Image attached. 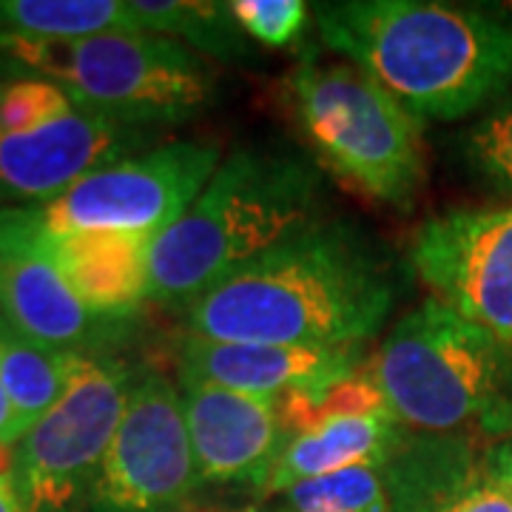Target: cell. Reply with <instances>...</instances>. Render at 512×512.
I'll return each mask as SVG.
<instances>
[{
  "mask_svg": "<svg viewBox=\"0 0 512 512\" xmlns=\"http://www.w3.org/2000/svg\"><path fill=\"white\" fill-rule=\"evenodd\" d=\"M0 77L55 83L77 109L128 126H177L214 103L211 66L188 46L146 32L26 40L0 32Z\"/></svg>",
  "mask_w": 512,
  "mask_h": 512,
  "instance_id": "5b68a950",
  "label": "cell"
},
{
  "mask_svg": "<svg viewBox=\"0 0 512 512\" xmlns=\"http://www.w3.org/2000/svg\"><path fill=\"white\" fill-rule=\"evenodd\" d=\"M0 32L26 40H86L140 32L126 0H0Z\"/></svg>",
  "mask_w": 512,
  "mask_h": 512,
  "instance_id": "ffe728a7",
  "label": "cell"
},
{
  "mask_svg": "<svg viewBox=\"0 0 512 512\" xmlns=\"http://www.w3.org/2000/svg\"><path fill=\"white\" fill-rule=\"evenodd\" d=\"M197 512H208V510H197Z\"/></svg>",
  "mask_w": 512,
  "mask_h": 512,
  "instance_id": "1f68e13d",
  "label": "cell"
},
{
  "mask_svg": "<svg viewBox=\"0 0 512 512\" xmlns=\"http://www.w3.org/2000/svg\"><path fill=\"white\" fill-rule=\"evenodd\" d=\"M200 487L180 387L148 370L134 382L86 512H188Z\"/></svg>",
  "mask_w": 512,
  "mask_h": 512,
  "instance_id": "9c48e42d",
  "label": "cell"
},
{
  "mask_svg": "<svg viewBox=\"0 0 512 512\" xmlns=\"http://www.w3.org/2000/svg\"><path fill=\"white\" fill-rule=\"evenodd\" d=\"M0 302L9 330L46 348L103 356L128 319L94 316L46 251L35 208H0Z\"/></svg>",
  "mask_w": 512,
  "mask_h": 512,
  "instance_id": "8fae6325",
  "label": "cell"
},
{
  "mask_svg": "<svg viewBox=\"0 0 512 512\" xmlns=\"http://www.w3.org/2000/svg\"><path fill=\"white\" fill-rule=\"evenodd\" d=\"M220 163L217 143L174 140L103 165L57 200L32 208L52 234L131 231L157 239L194 205Z\"/></svg>",
  "mask_w": 512,
  "mask_h": 512,
  "instance_id": "ba28073f",
  "label": "cell"
},
{
  "mask_svg": "<svg viewBox=\"0 0 512 512\" xmlns=\"http://www.w3.org/2000/svg\"><path fill=\"white\" fill-rule=\"evenodd\" d=\"M362 348H288L188 336L177 348V376L228 390L282 399L296 387L336 379L362 367Z\"/></svg>",
  "mask_w": 512,
  "mask_h": 512,
  "instance_id": "9a60e30c",
  "label": "cell"
},
{
  "mask_svg": "<svg viewBox=\"0 0 512 512\" xmlns=\"http://www.w3.org/2000/svg\"><path fill=\"white\" fill-rule=\"evenodd\" d=\"M319 222V177L293 154L239 148L154 239L148 302L188 308L225 276Z\"/></svg>",
  "mask_w": 512,
  "mask_h": 512,
  "instance_id": "3957f363",
  "label": "cell"
},
{
  "mask_svg": "<svg viewBox=\"0 0 512 512\" xmlns=\"http://www.w3.org/2000/svg\"><path fill=\"white\" fill-rule=\"evenodd\" d=\"M74 103L55 83L35 77H0V131L23 134L55 120Z\"/></svg>",
  "mask_w": 512,
  "mask_h": 512,
  "instance_id": "cb8c5ba5",
  "label": "cell"
},
{
  "mask_svg": "<svg viewBox=\"0 0 512 512\" xmlns=\"http://www.w3.org/2000/svg\"><path fill=\"white\" fill-rule=\"evenodd\" d=\"M330 52L376 80L416 120L456 123L512 86V18L439 0H333L313 6Z\"/></svg>",
  "mask_w": 512,
  "mask_h": 512,
  "instance_id": "7a4b0ae2",
  "label": "cell"
},
{
  "mask_svg": "<svg viewBox=\"0 0 512 512\" xmlns=\"http://www.w3.org/2000/svg\"><path fill=\"white\" fill-rule=\"evenodd\" d=\"M23 436H26V430H23V424H20L18 413H15V404H12L6 387L0 382V447L15 450Z\"/></svg>",
  "mask_w": 512,
  "mask_h": 512,
  "instance_id": "4316f807",
  "label": "cell"
},
{
  "mask_svg": "<svg viewBox=\"0 0 512 512\" xmlns=\"http://www.w3.org/2000/svg\"><path fill=\"white\" fill-rule=\"evenodd\" d=\"M373 413H390L384 404L379 387L367 376L365 367L325 379V382L296 387L279 399V416L288 430V436H299L316 430L328 421L359 419Z\"/></svg>",
  "mask_w": 512,
  "mask_h": 512,
  "instance_id": "44dd1931",
  "label": "cell"
},
{
  "mask_svg": "<svg viewBox=\"0 0 512 512\" xmlns=\"http://www.w3.org/2000/svg\"><path fill=\"white\" fill-rule=\"evenodd\" d=\"M46 251L74 296L103 319H128L148 302V262L154 237L131 231H69L43 228Z\"/></svg>",
  "mask_w": 512,
  "mask_h": 512,
  "instance_id": "2e32d148",
  "label": "cell"
},
{
  "mask_svg": "<svg viewBox=\"0 0 512 512\" xmlns=\"http://www.w3.org/2000/svg\"><path fill=\"white\" fill-rule=\"evenodd\" d=\"M393 282L362 239L316 222L185 308L188 336L288 348H362L393 308Z\"/></svg>",
  "mask_w": 512,
  "mask_h": 512,
  "instance_id": "6da1fadb",
  "label": "cell"
},
{
  "mask_svg": "<svg viewBox=\"0 0 512 512\" xmlns=\"http://www.w3.org/2000/svg\"><path fill=\"white\" fill-rule=\"evenodd\" d=\"M137 370L80 356L66 396L12 450L9 473L26 512H86L97 470L126 413Z\"/></svg>",
  "mask_w": 512,
  "mask_h": 512,
  "instance_id": "52a82bcc",
  "label": "cell"
},
{
  "mask_svg": "<svg viewBox=\"0 0 512 512\" xmlns=\"http://www.w3.org/2000/svg\"><path fill=\"white\" fill-rule=\"evenodd\" d=\"M504 12H507V15L512 18V3H504Z\"/></svg>",
  "mask_w": 512,
  "mask_h": 512,
  "instance_id": "4dcf8cb0",
  "label": "cell"
},
{
  "mask_svg": "<svg viewBox=\"0 0 512 512\" xmlns=\"http://www.w3.org/2000/svg\"><path fill=\"white\" fill-rule=\"evenodd\" d=\"M0 512H26L23 510V501H20L12 473H3L0 476Z\"/></svg>",
  "mask_w": 512,
  "mask_h": 512,
  "instance_id": "83f0119b",
  "label": "cell"
},
{
  "mask_svg": "<svg viewBox=\"0 0 512 512\" xmlns=\"http://www.w3.org/2000/svg\"><path fill=\"white\" fill-rule=\"evenodd\" d=\"M433 299L512 348V202L441 211L410 242Z\"/></svg>",
  "mask_w": 512,
  "mask_h": 512,
  "instance_id": "30bf717a",
  "label": "cell"
},
{
  "mask_svg": "<svg viewBox=\"0 0 512 512\" xmlns=\"http://www.w3.org/2000/svg\"><path fill=\"white\" fill-rule=\"evenodd\" d=\"M154 128L72 109L23 134L0 131V202L57 200L103 165L143 154Z\"/></svg>",
  "mask_w": 512,
  "mask_h": 512,
  "instance_id": "7c38bea8",
  "label": "cell"
},
{
  "mask_svg": "<svg viewBox=\"0 0 512 512\" xmlns=\"http://www.w3.org/2000/svg\"><path fill=\"white\" fill-rule=\"evenodd\" d=\"M410 433L512 436V348L427 296L365 365Z\"/></svg>",
  "mask_w": 512,
  "mask_h": 512,
  "instance_id": "277c9868",
  "label": "cell"
},
{
  "mask_svg": "<svg viewBox=\"0 0 512 512\" xmlns=\"http://www.w3.org/2000/svg\"><path fill=\"white\" fill-rule=\"evenodd\" d=\"M77 365L80 353L37 345L12 330L0 336V382L26 433L66 396Z\"/></svg>",
  "mask_w": 512,
  "mask_h": 512,
  "instance_id": "ac0fdd59",
  "label": "cell"
},
{
  "mask_svg": "<svg viewBox=\"0 0 512 512\" xmlns=\"http://www.w3.org/2000/svg\"><path fill=\"white\" fill-rule=\"evenodd\" d=\"M390 512H512L510 493L464 433H410L384 467Z\"/></svg>",
  "mask_w": 512,
  "mask_h": 512,
  "instance_id": "5bb4252c",
  "label": "cell"
},
{
  "mask_svg": "<svg viewBox=\"0 0 512 512\" xmlns=\"http://www.w3.org/2000/svg\"><path fill=\"white\" fill-rule=\"evenodd\" d=\"M140 32L168 37L200 57L245 60L251 55L228 3L205 0H126Z\"/></svg>",
  "mask_w": 512,
  "mask_h": 512,
  "instance_id": "d6986e66",
  "label": "cell"
},
{
  "mask_svg": "<svg viewBox=\"0 0 512 512\" xmlns=\"http://www.w3.org/2000/svg\"><path fill=\"white\" fill-rule=\"evenodd\" d=\"M276 512H390L382 467H353L299 481L279 495Z\"/></svg>",
  "mask_w": 512,
  "mask_h": 512,
  "instance_id": "603a6c76",
  "label": "cell"
},
{
  "mask_svg": "<svg viewBox=\"0 0 512 512\" xmlns=\"http://www.w3.org/2000/svg\"><path fill=\"white\" fill-rule=\"evenodd\" d=\"M234 512H276V510L265 507V504H245V507H239V510H234Z\"/></svg>",
  "mask_w": 512,
  "mask_h": 512,
  "instance_id": "f1b7e54d",
  "label": "cell"
},
{
  "mask_svg": "<svg viewBox=\"0 0 512 512\" xmlns=\"http://www.w3.org/2000/svg\"><path fill=\"white\" fill-rule=\"evenodd\" d=\"M9 333V322H6V311H3V302H0V336Z\"/></svg>",
  "mask_w": 512,
  "mask_h": 512,
  "instance_id": "f546056e",
  "label": "cell"
},
{
  "mask_svg": "<svg viewBox=\"0 0 512 512\" xmlns=\"http://www.w3.org/2000/svg\"><path fill=\"white\" fill-rule=\"evenodd\" d=\"M404 430L390 413L328 421L288 441L265 495H282L308 478L333 476L353 467H387L402 447Z\"/></svg>",
  "mask_w": 512,
  "mask_h": 512,
  "instance_id": "e0dca14e",
  "label": "cell"
},
{
  "mask_svg": "<svg viewBox=\"0 0 512 512\" xmlns=\"http://www.w3.org/2000/svg\"><path fill=\"white\" fill-rule=\"evenodd\" d=\"M484 458H487V467L495 476V481L510 493L512 498V436L507 439H498L490 447H484Z\"/></svg>",
  "mask_w": 512,
  "mask_h": 512,
  "instance_id": "484cf974",
  "label": "cell"
},
{
  "mask_svg": "<svg viewBox=\"0 0 512 512\" xmlns=\"http://www.w3.org/2000/svg\"><path fill=\"white\" fill-rule=\"evenodd\" d=\"M285 97L305 140L365 197L407 211L424 185L421 120L350 63L302 60Z\"/></svg>",
  "mask_w": 512,
  "mask_h": 512,
  "instance_id": "8992f818",
  "label": "cell"
},
{
  "mask_svg": "<svg viewBox=\"0 0 512 512\" xmlns=\"http://www.w3.org/2000/svg\"><path fill=\"white\" fill-rule=\"evenodd\" d=\"M177 387L202 487L231 484L265 493L291 441L279 416V399L197 379H180Z\"/></svg>",
  "mask_w": 512,
  "mask_h": 512,
  "instance_id": "4fadbf2b",
  "label": "cell"
},
{
  "mask_svg": "<svg viewBox=\"0 0 512 512\" xmlns=\"http://www.w3.org/2000/svg\"><path fill=\"white\" fill-rule=\"evenodd\" d=\"M458 157L478 185L512 202V86L461 131Z\"/></svg>",
  "mask_w": 512,
  "mask_h": 512,
  "instance_id": "7402d4cb",
  "label": "cell"
},
{
  "mask_svg": "<svg viewBox=\"0 0 512 512\" xmlns=\"http://www.w3.org/2000/svg\"><path fill=\"white\" fill-rule=\"evenodd\" d=\"M228 12L242 35L268 49L291 46L311 18V6L302 0H231Z\"/></svg>",
  "mask_w": 512,
  "mask_h": 512,
  "instance_id": "d4e9b609",
  "label": "cell"
}]
</instances>
